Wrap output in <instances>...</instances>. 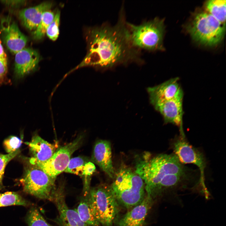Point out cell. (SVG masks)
Segmentation results:
<instances>
[{
  "label": "cell",
  "instance_id": "cell-25",
  "mask_svg": "<svg viewBox=\"0 0 226 226\" xmlns=\"http://www.w3.org/2000/svg\"><path fill=\"white\" fill-rule=\"evenodd\" d=\"M18 150L15 152L7 154L0 153V191L4 188L3 184V179L6 166L12 159L17 155L20 152Z\"/></svg>",
  "mask_w": 226,
  "mask_h": 226
},
{
  "label": "cell",
  "instance_id": "cell-4",
  "mask_svg": "<svg viewBox=\"0 0 226 226\" xmlns=\"http://www.w3.org/2000/svg\"><path fill=\"white\" fill-rule=\"evenodd\" d=\"M126 24L129 40L134 47L150 51L163 50V20L155 18L138 25L126 22Z\"/></svg>",
  "mask_w": 226,
  "mask_h": 226
},
{
  "label": "cell",
  "instance_id": "cell-27",
  "mask_svg": "<svg viewBox=\"0 0 226 226\" xmlns=\"http://www.w3.org/2000/svg\"><path fill=\"white\" fill-rule=\"evenodd\" d=\"M22 143V140L19 137L11 136L4 140L3 145L6 152L9 153L19 150Z\"/></svg>",
  "mask_w": 226,
  "mask_h": 226
},
{
  "label": "cell",
  "instance_id": "cell-1",
  "mask_svg": "<svg viewBox=\"0 0 226 226\" xmlns=\"http://www.w3.org/2000/svg\"><path fill=\"white\" fill-rule=\"evenodd\" d=\"M124 14L121 13L116 25L105 24L92 30L88 54L77 68L89 65L109 67L141 62L140 50L130 41Z\"/></svg>",
  "mask_w": 226,
  "mask_h": 226
},
{
  "label": "cell",
  "instance_id": "cell-18",
  "mask_svg": "<svg viewBox=\"0 0 226 226\" xmlns=\"http://www.w3.org/2000/svg\"><path fill=\"white\" fill-rule=\"evenodd\" d=\"M52 5L51 2H46L34 7L24 8L19 12V18L26 28L34 31L39 24L44 13L49 11Z\"/></svg>",
  "mask_w": 226,
  "mask_h": 226
},
{
  "label": "cell",
  "instance_id": "cell-7",
  "mask_svg": "<svg viewBox=\"0 0 226 226\" xmlns=\"http://www.w3.org/2000/svg\"><path fill=\"white\" fill-rule=\"evenodd\" d=\"M225 26L207 12H201L195 15L187 30L194 40L213 46L223 39Z\"/></svg>",
  "mask_w": 226,
  "mask_h": 226
},
{
  "label": "cell",
  "instance_id": "cell-17",
  "mask_svg": "<svg viewBox=\"0 0 226 226\" xmlns=\"http://www.w3.org/2000/svg\"><path fill=\"white\" fill-rule=\"evenodd\" d=\"M25 143L28 146L31 156L30 158L38 162L48 160L58 148L57 145L48 142L37 134L33 136L30 142Z\"/></svg>",
  "mask_w": 226,
  "mask_h": 226
},
{
  "label": "cell",
  "instance_id": "cell-2",
  "mask_svg": "<svg viewBox=\"0 0 226 226\" xmlns=\"http://www.w3.org/2000/svg\"><path fill=\"white\" fill-rule=\"evenodd\" d=\"M135 172L142 179L146 195L153 200L165 193L187 188L196 179V171L186 167L174 154L145 155L137 163Z\"/></svg>",
  "mask_w": 226,
  "mask_h": 226
},
{
  "label": "cell",
  "instance_id": "cell-20",
  "mask_svg": "<svg viewBox=\"0 0 226 226\" xmlns=\"http://www.w3.org/2000/svg\"><path fill=\"white\" fill-rule=\"evenodd\" d=\"M76 209L81 220L87 225L89 226L100 225L91 210L87 196H83Z\"/></svg>",
  "mask_w": 226,
  "mask_h": 226
},
{
  "label": "cell",
  "instance_id": "cell-10",
  "mask_svg": "<svg viewBox=\"0 0 226 226\" xmlns=\"http://www.w3.org/2000/svg\"><path fill=\"white\" fill-rule=\"evenodd\" d=\"M183 96L182 89L170 100L153 106L162 116L164 123H171L177 126L180 130V135L185 137L183 127Z\"/></svg>",
  "mask_w": 226,
  "mask_h": 226
},
{
  "label": "cell",
  "instance_id": "cell-12",
  "mask_svg": "<svg viewBox=\"0 0 226 226\" xmlns=\"http://www.w3.org/2000/svg\"><path fill=\"white\" fill-rule=\"evenodd\" d=\"M1 31L4 42L11 52L15 54L24 48L27 38L21 32L16 24L10 19L2 20Z\"/></svg>",
  "mask_w": 226,
  "mask_h": 226
},
{
  "label": "cell",
  "instance_id": "cell-11",
  "mask_svg": "<svg viewBox=\"0 0 226 226\" xmlns=\"http://www.w3.org/2000/svg\"><path fill=\"white\" fill-rule=\"evenodd\" d=\"M52 202L58 210V214L55 221L58 226H89L81 220L76 209H71L67 206L63 183L56 187Z\"/></svg>",
  "mask_w": 226,
  "mask_h": 226
},
{
  "label": "cell",
  "instance_id": "cell-3",
  "mask_svg": "<svg viewBox=\"0 0 226 226\" xmlns=\"http://www.w3.org/2000/svg\"><path fill=\"white\" fill-rule=\"evenodd\" d=\"M114 179L110 186L119 204L129 209L143 200L146 195L144 183L135 172L123 167L116 172Z\"/></svg>",
  "mask_w": 226,
  "mask_h": 226
},
{
  "label": "cell",
  "instance_id": "cell-23",
  "mask_svg": "<svg viewBox=\"0 0 226 226\" xmlns=\"http://www.w3.org/2000/svg\"><path fill=\"white\" fill-rule=\"evenodd\" d=\"M55 15L50 11L45 12L38 26L33 32L34 38L36 40L42 38L46 33L49 26L53 20Z\"/></svg>",
  "mask_w": 226,
  "mask_h": 226
},
{
  "label": "cell",
  "instance_id": "cell-22",
  "mask_svg": "<svg viewBox=\"0 0 226 226\" xmlns=\"http://www.w3.org/2000/svg\"><path fill=\"white\" fill-rule=\"evenodd\" d=\"M29 202L17 193L9 191L0 194V207L12 205L27 206Z\"/></svg>",
  "mask_w": 226,
  "mask_h": 226
},
{
  "label": "cell",
  "instance_id": "cell-21",
  "mask_svg": "<svg viewBox=\"0 0 226 226\" xmlns=\"http://www.w3.org/2000/svg\"><path fill=\"white\" fill-rule=\"evenodd\" d=\"M205 6L207 12L225 25V0H209L206 3Z\"/></svg>",
  "mask_w": 226,
  "mask_h": 226
},
{
  "label": "cell",
  "instance_id": "cell-5",
  "mask_svg": "<svg viewBox=\"0 0 226 226\" xmlns=\"http://www.w3.org/2000/svg\"><path fill=\"white\" fill-rule=\"evenodd\" d=\"M96 219L103 226H112L119 212V204L110 186L100 184L90 188L87 196Z\"/></svg>",
  "mask_w": 226,
  "mask_h": 226
},
{
  "label": "cell",
  "instance_id": "cell-13",
  "mask_svg": "<svg viewBox=\"0 0 226 226\" xmlns=\"http://www.w3.org/2000/svg\"><path fill=\"white\" fill-rule=\"evenodd\" d=\"M15 54L14 74L16 79L23 78L37 68L40 56L36 51L24 48Z\"/></svg>",
  "mask_w": 226,
  "mask_h": 226
},
{
  "label": "cell",
  "instance_id": "cell-29",
  "mask_svg": "<svg viewBox=\"0 0 226 226\" xmlns=\"http://www.w3.org/2000/svg\"><path fill=\"white\" fill-rule=\"evenodd\" d=\"M2 2L9 5L15 6L22 4L24 3L25 1L23 0H5L2 1Z\"/></svg>",
  "mask_w": 226,
  "mask_h": 226
},
{
  "label": "cell",
  "instance_id": "cell-19",
  "mask_svg": "<svg viewBox=\"0 0 226 226\" xmlns=\"http://www.w3.org/2000/svg\"><path fill=\"white\" fill-rule=\"evenodd\" d=\"M95 166L93 163L88 159L82 157H77L70 159L64 172L74 174L85 178L83 180L84 188L90 186V176L95 172Z\"/></svg>",
  "mask_w": 226,
  "mask_h": 226
},
{
  "label": "cell",
  "instance_id": "cell-8",
  "mask_svg": "<svg viewBox=\"0 0 226 226\" xmlns=\"http://www.w3.org/2000/svg\"><path fill=\"white\" fill-rule=\"evenodd\" d=\"M83 138V134L78 136L73 141L57 148L52 157L45 162H38L30 158L28 159V161L41 169L51 177L56 179L58 175L64 171L71 156L81 145Z\"/></svg>",
  "mask_w": 226,
  "mask_h": 226
},
{
  "label": "cell",
  "instance_id": "cell-6",
  "mask_svg": "<svg viewBox=\"0 0 226 226\" xmlns=\"http://www.w3.org/2000/svg\"><path fill=\"white\" fill-rule=\"evenodd\" d=\"M56 180L28 161L20 182L26 193L40 199L52 201L56 188Z\"/></svg>",
  "mask_w": 226,
  "mask_h": 226
},
{
  "label": "cell",
  "instance_id": "cell-30",
  "mask_svg": "<svg viewBox=\"0 0 226 226\" xmlns=\"http://www.w3.org/2000/svg\"><path fill=\"white\" fill-rule=\"evenodd\" d=\"M0 57L6 58V55L4 51L3 47L0 40Z\"/></svg>",
  "mask_w": 226,
  "mask_h": 226
},
{
  "label": "cell",
  "instance_id": "cell-15",
  "mask_svg": "<svg viewBox=\"0 0 226 226\" xmlns=\"http://www.w3.org/2000/svg\"><path fill=\"white\" fill-rule=\"evenodd\" d=\"M153 201L146 194L140 203L133 207L118 221L117 226H144Z\"/></svg>",
  "mask_w": 226,
  "mask_h": 226
},
{
  "label": "cell",
  "instance_id": "cell-9",
  "mask_svg": "<svg viewBox=\"0 0 226 226\" xmlns=\"http://www.w3.org/2000/svg\"><path fill=\"white\" fill-rule=\"evenodd\" d=\"M171 148L173 153L183 164H192L199 169L200 181L202 189L205 194L209 192L205 184V171L206 166V159L203 154L198 149L190 144L185 137H175L170 142Z\"/></svg>",
  "mask_w": 226,
  "mask_h": 226
},
{
  "label": "cell",
  "instance_id": "cell-16",
  "mask_svg": "<svg viewBox=\"0 0 226 226\" xmlns=\"http://www.w3.org/2000/svg\"><path fill=\"white\" fill-rule=\"evenodd\" d=\"M179 78H170L164 83L147 89L151 103L154 105L169 100L174 97L182 89Z\"/></svg>",
  "mask_w": 226,
  "mask_h": 226
},
{
  "label": "cell",
  "instance_id": "cell-14",
  "mask_svg": "<svg viewBox=\"0 0 226 226\" xmlns=\"http://www.w3.org/2000/svg\"><path fill=\"white\" fill-rule=\"evenodd\" d=\"M92 160L110 177L114 178L116 172L113 165L111 146L109 141L100 140L96 143L93 148Z\"/></svg>",
  "mask_w": 226,
  "mask_h": 226
},
{
  "label": "cell",
  "instance_id": "cell-26",
  "mask_svg": "<svg viewBox=\"0 0 226 226\" xmlns=\"http://www.w3.org/2000/svg\"><path fill=\"white\" fill-rule=\"evenodd\" d=\"M60 20V12L57 11L53 20L49 26L46 31L47 36L53 40H56L58 36Z\"/></svg>",
  "mask_w": 226,
  "mask_h": 226
},
{
  "label": "cell",
  "instance_id": "cell-28",
  "mask_svg": "<svg viewBox=\"0 0 226 226\" xmlns=\"http://www.w3.org/2000/svg\"><path fill=\"white\" fill-rule=\"evenodd\" d=\"M8 64L7 58L0 57V84L10 83V80L7 76Z\"/></svg>",
  "mask_w": 226,
  "mask_h": 226
},
{
  "label": "cell",
  "instance_id": "cell-24",
  "mask_svg": "<svg viewBox=\"0 0 226 226\" xmlns=\"http://www.w3.org/2000/svg\"><path fill=\"white\" fill-rule=\"evenodd\" d=\"M26 220L29 226H53L46 221L35 207H32L29 209Z\"/></svg>",
  "mask_w": 226,
  "mask_h": 226
}]
</instances>
